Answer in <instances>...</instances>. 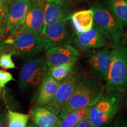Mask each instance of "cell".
Segmentation results:
<instances>
[{
	"mask_svg": "<svg viewBox=\"0 0 127 127\" xmlns=\"http://www.w3.org/2000/svg\"><path fill=\"white\" fill-rule=\"evenodd\" d=\"M75 127H94L91 120H90V117L84 119L80 122H79L77 125H75Z\"/></svg>",
	"mask_w": 127,
	"mask_h": 127,
	"instance_id": "25",
	"label": "cell"
},
{
	"mask_svg": "<svg viewBox=\"0 0 127 127\" xmlns=\"http://www.w3.org/2000/svg\"><path fill=\"white\" fill-rule=\"evenodd\" d=\"M79 55L78 50L71 44L55 46L47 50L45 61L48 68L63 65L75 63Z\"/></svg>",
	"mask_w": 127,
	"mask_h": 127,
	"instance_id": "12",
	"label": "cell"
},
{
	"mask_svg": "<svg viewBox=\"0 0 127 127\" xmlns=\"http://www.w3.org/2000/svg\"><path fill=\"white\" fill-rule=\"evenodd\" d=\"M103 4L117 17L124 27L127 25V0H104Z\"/></svg>",
	"mask_w": 127,
	"mask_h": 127,
	"instance_id": "18",
	"label": "cell"
},
{
	"mask_svg": "<svg viewBox=\"0 0 127 127\" xmlns=\"http://www.w3.org/2000/svg\"><path fill=\"white\" fill-rule=\"evenodd\" d=\"M126 27V30H125V31L124 32V34L123 38V39H122L121 42V44L127 46V25Z\"/></svg>",
	"mask_w": 127,
	"mask_h": 127,
	"instance_id": "29",
	"label": "cell"
},
{
	"mask_svg": "<svg viewBox=\"0 0 127 127\" xmlns=\"http://www.w3.org/2000/svg\"><path fill=\"white\" fill-rule=\"evenodd\" d=\"M124 99V93L104 91L90 111L89 117L94 127H101L108 125L121 109Z\"/></svg>",
	"mask_w": 127,
	"mask_h": 127,
	"instance_id": "2",
	"label": "cell"
},
{
	"mask_svg": "<svg viewBox=\"0 0 127 127\" xmlns=\"http://www.w3.org/2000/svg\"><path fill=\"white\" fill-rule=\"evenodd\" d=\"M111 42L112 40L109 34L94 23L91 29L77 34L73 40L75 47L81 50L99 48L109 45Z\"/></svg>",
	"mask_w": 127,
	"mask_h": 127,
	"instance_id": "10",
	"label": "cell"
},
{
	"mask_svg": "<svg viewBox=\"0 0 127 127\" xmlns=\"http://www.w3.org/2000/svg\"><path fill=\"white\" fill-rule=\"evenodd\" d=\"M70 20L75 34L90 30L94 24V15L91 9L79 11L72 13Z\"/></svg>",
	"mask_w": 127,
	"mask_h": 127,
	"instance_id": "16",
	"label": "cell"
},
{
	"mask_svg": "<svg viewBox=\"0 0 127 127\" xmlns=\"http://www.w3.org/2000/svg\"><path fill=\"white\" fill-rule=\"evenodd\" d=\"M60 82L48 74L40 85L39 94L36 99L38 106H45L54 97Z\"/></svg>",
	"mask_w": 127,
	"mask_h": 127,
	"instance_id": "17",
	"label": "cell"
},
{
	"mask_svg": "<svg viewBox=\"0 0 127 127\" xmlns=\"http://www.w3.org/2000/svg\"><path fill=\"white\" fill-rule=\"evenodd\" d=\"M82 78L81 73L74 68L70 75L60 82L54 97L45 105L46 108L58 115L68 102Z\"/></svg>",
	"mask_w": 127,
	"mask_h": 127,
	"instance_id": "6",
	"label": "cell"
},
{
	"mask_svg": "<svg viewBox=\"0 0 127 127\" xmlns=\"http://www.w3.org/2000/svg\"><path fill=\"white\" fill-rule=\"evenodd\" d=\"M113 47L109 44L99 48L89 50L87 61L90 69L99 80L105 82L109 67Z\"/></svg>",
	"mask_w": 127,
	"mask_h": 127,
	"instance_id": "8",
	"label": "cell"
},
{
	"mask_svg": "<svg viewBox=\"0 0 127 127\" xmlns=\"http://www.w3.org/2000/svg\"><path fill=\"white\" fill-rule=\"evenodd\" d=\"M32 4L30 0H13L9 4L6 15L8 35L11 36L18 34Z\"/></svg>",
	"mask_w": 127,
	"mask_h": 127,
	"instance_id": "11",
	"label": "cell"
},
{
	"mask_svg": "<svg viewBox=\"0 0 127 127\" xmlns=\"http://www.w3.org/2000/svg\"><path fill=\"white\" fill-rule=\"evenodd\" d=\"M31 117L39 127H60L62 121L57 115L42 106L35 107L31 111Z\"/></svg>",
	"mask_w": 127,
	"mask_h": 127,
	"instance_id": "15",
	"label": "cell"
},
{
	"mask_svg": "<svg viewBox=\"0 0 127 127\" xmlns=\"http://www.w3.org/2000/svg\"><path fill=\"white\" fill-rule=\"evenodd\" d=\"M125 102H126V105H127V97L126 98V99H125Z\"/></svg>",
	"mask_w": 127,
	"mask_h": 127,
	"instance_id": "33",
	"label": "cell"
},
{
	"mask_svg": "<svg viewBox=\"0 0 127 127\" xmlns=\"http://www.w3.org/2000/svg\"><path fill=\"white\" fill-rule=\"evenodd\" d=\"M8 5L0 4V15L5 16L6 17L8 11Z\"/></svg>",
	"mask_w": 127,
	"mask_h": 127,
	"instance_id": "28",
	"label": "cell"
},
{
	"mask_svg": "<svg viewBox=\"0 0 127 127\" xmlns=\"http://www.w3.org/2000/svg\"><path fill=\"white\" fill-rule=\"evenodd\" d=\"M5 34H7L6 17L0 15V39Z\"/></svg>",
	"mask_w": 127,
	"mask_h": 127,
	"instance_id": "24",
	"label": "cell"
},
{
	"mask_svg": "<svg viewBox=\"0 0 127 127\" xmlns=\"http://www.w3.org/2000/svg\"><path fill=\"white\" fill-rule=\"evenodd\" d=\"M75 64L70 63L63 65L50 67L48 68V74L57 81L61 82L70 75L74 69Z\"/></svg>",
	"mask_w": 127,
	"mask_h": 127,
	"instance_id": "20",
	"label": "cell"
},
{
	"mask_svg": "<svg viewBox=\"0 0 127 127\" xmlns=\"http://www.w3.org/2000/svg\"><path fill=\"white\" fill-rule=\"evenodd\" d=\"M72 9L61 0H46L44 2V27L64 20H70Z\"/></svg>",
	"mask_w": 127,
	"mask_h": 127,
	"instance_id": "14",
	"label": "cell"
},
{
	"mask_svg": "<svg viewBox=\"0 0 127 127\" xmlns=\"http://www.w3.org/2000/svg\"><path fill=\"white\" fill-rule=\"evenodd\" d=\"M32 1H44V0H30Z\"/></svg>",
	"mask_w": 127,
	"mask_h": 127,
	"instance_id": "32",
	"label": "cell"
},
{
	"mask_svg": "<svg viewBox=\"0 0 127 127\" xmlns=\"http://www.w3.org/2000/svg\"><path fill=\"white\" fill-rule=\"evenodd\" d=\"M105 91L125 93L127 91V46L114 44Z\"/></svg>",
	"mask_w": 127,
	"mask_h": 127,
	"instance_id": "3",
	"label": "cell"
},
{
	"mask_svg": "<svg viewBox=\"0 0 127 127\" xmlns=\"http://www.w3.org/2000/svg\"><path fill=\"white\" fill-rule=\"evenodd\" d=\"M105 91V86L95 76L82 77L68 102L58 114L63 120L71 111L84 107L93 106Z\"/></svg>",
	"mask_w": 127,
	"mask_h": 127,
	"instance_id": "1",
	"label": "cell"
},
{
	"mask_svg": "<svg viewBox=\"0 0 127 127\" xmlns=\"http://www.w3.org/2000/svg\"><path fill=\"white\" fill-rule=\"evenodd\" d=\"M48 47L42 36L30 33L17 35L12 44L11 52L22 57H32Z\"/></svg>",
	"mask_w": 127,
	"mask_h": 127,
	"instance_id": "7",
	"label": "cell"
},
{
	"mask_svg": "<svg viewBox=\"0 0 127 127\" xmlns=\"http://www.w3.org/2000/svg\"><path fill=\"white\" fill-rule=\"evenodd\" d=\"M13 0H0V4H2L8 6Z\"/></svg>",
	"mask_w": 127,
	"mask_h": 127,
	"instance_id": "30",
	"label": "cell"
},
{
	"mask_svg": "<svg viewBox=\"0 0 127 127\" xmlns=\"http://www.w3.org/2000/svg\"><path fill=\"white\" fill-rule=\"evenodd\" d=\"M14 80L15 79L9 72L4 70H0V88H4L9 82Z\"/></svg>",
	"mask_w": 127,
	"mask_h": 127,
	"instance_id": "23",
	"label": "cell"
},
{
	"mask_svg": "<svg viewBox=\"0 0 127 127\" xmlns=\"http://www.w3.org/2000/svg\"><path fill=\"white\" fill-rule=\"evenodd\" d=\"M44 9L43 1L32 2L17 35L22 33H30L42 36L44 27Z\"/></svg>",
	"mask_w": 127,
	"mask_h": 127,
	"instance_id": "13",
	"label": "cell"
},
{
	"mask_svg": "<svg viewBox=\"0 0 127 127\" xmlns=\"http://www.w3.org/2000/svg\"><path fill=\"white\" fill-rule=\"evenodd\" d=\"M93 106L84 107L71 111L62 120L60 124L61 127H74L79 122L90 116V113Z\"/></svg>",
	"mask_w": 127,
	"mask_h": 127,
	"instance_id": "19",
	"label": "cell"
},
{
	"mask_svg": "<svg viewBox=\"0 0 127 127\" xmlns=\"http://www.w3.org/2000/svg\"><path fill=\"white\" fill-rule=\"evenodd\" d=\"M8 121V113H0V127H7Z\"/></svg>",
	"mask_w": 127,
	"mask_h": 127,
	"instance_id": "27",
	"label": "cell"
},
{
	"mask_svg": "<svg viewBox=\"0 0 127 127\" xmlns=\"http://www.w3.org/2000/svg\"><path fill=\"white\" fill-rule=\"evenodd\" d=\"M90 9L93 12L94 23L105 31L114 44H120L124 34V27L102 2H95Z\"/></svg>",
	"mask_w": 127,
	"mask_h": 127,
	"instance_id": "4",
	"label": "cell"
},
{
	"mask_svg": "<svg viewBox=\"0 0 127 127\" xmlns=\"http://www.w3.org/2000/svg\"><path fill=\"white\" fill-rule=\"evenodd\" d=\"M30 118L28 114L8 111L7 127H25L27 126Z\"/></svg>",
	"mask_w": 127,
	"mask_h": 127,
	"instance_id": "21",
	"label": "cell"
},
{
	"mask_svg": "<svg viewBox=\"0 0 127 127\" xmlns=\"http://www.w3.org/2000/svg\"><path fill=\"white\" fill-rule=\"evenodd\" d=\"M1 93H2V90H1V88H0V94H1Z\"/></svg>",
	"mask_w": 127,
	"mask_h": 127,
	"instance_id": "34",
	"label": "cell"
},
{
	"mask_svg": "<svg viewBox=\"0 0 127 127\" xmlns=\"http://www.w3.org/2000/svg\"><path fill=\"white\" fill-rule=\"evenodd\" d=\"M61 1H65V2H67V1H69V2H82V1H85V0H61Z\"/></svg>",
	"mask_w": 127,
	"mask_h": 127,
	"instance_id": "31",
	"label": "cell"
},
{
	"mask_svg": "<svg viewBox=\"0 0 127 127\" xmlns=\"http://www.w3.org/2000/svg\"><path fill=\"white\" fill-rule=\"evenodd\" d=\"M12 44H8L5 41L4 42L0 43V58L3 54L9 52V50L11 49Z\"/></svg>",
	"mask_w": 127,
	"mask_h": 127,
	"instance_id": "26",
	"label": "cell"
},
{
	"mask_svg": "<svg viewBox=\"0 0 127 127\" xmlns=\"http://www.w3.org/2000/svg\"><path fill=\"white\" fill-rule=\"evenodd\" d=\"M48 71L45 60L42 57L28 60L22 67L18 86L21 90H34L40 87Z\"/></svg>",
	"mask_w": 127,
	"mask_h": 127,
	"instance_id": "5",
	"label": "cell"
},
{
	"mask_svg": "<svg viewBox=\"0 0 127 127\" xmlns=\"http://www.w3.org/2000/svg\"><path fill=\"white\" fill-rule=\"evenodd\" d=\"M64 20L44 27L42 36L45 39L48 47L71 44L75 32L69 25V21Z\"/></svg>",
	"mask_w": 127,
	"mask_h": 127,
	"instance_id": "9",
	"label": "cell"
},
{
	"mask_svg": "<svg viewBox=\"0 0 127 127\" xmlns=\"http://www.w3.org/2000/svg\"><path fill=\"white\" fill-rule=\"evenodd\" d=\"M12 52L4 53L0 58V67L5 69H14L15 68V65L12 61Z\"/></svg>",
	"mask_w": 127,
	"mask_h": 127,
	"instance_id": "22",
	"label": "cell"
}]
</instances>
